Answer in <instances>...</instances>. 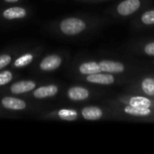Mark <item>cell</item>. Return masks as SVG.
<instances>
[{
    "label": "cell",
    "mask_w": 154,
    "mask_h": 154,
    "mask_svg": "<svg viewBox=\"0 0 154 154\" xmlns=\"http://www.w3.org/2000/svg\"><path fill=\"white\" fill-rule=\"evenodd\" d=\"M85 79L88 83L97 85H111L115 82L114 76L111 75V73L106 72H98L95 74L87 75Z\"/></svg>",
    "instance_id": "cell-10"
},
{
    "label": "cell",
    "mask_w": 154,
    "mask_h": 154,
    "mask_svg": "<svg viewBox=\"0 0 154 154\" xmlns=\"http://www.w3.org/2000/svg\"><path fill=\"white\" fill-rule=\"evenodd\" d=\"M23 0H0V4L4 5H18L22 4Z\"/></svg>",
    "instance_id": "cell-22"
},
{
    "label": "cell",
    "mask_w": 154,
    "mask_h": 154,
    "mask_svg": "<svg viewBox=\"0 0 154 154\" xmlns=\"http://www.w3.org/2000/svg\"><path fill=\"white\" fill-rule=\"evenodd\" d=\"M98 65H99L101 72L113 74V73H121L125 70L124 64L119 61L104 60L99 61Z\"/></svg>",
    "instance_id": "cell-12"
},
{
    "label": "cell",
    "mask_w": 154,
    "mask_h": 154,
    "mask_svg": "<svg viewBox=\"0 0 154 154\" xmlns=\"http://www.w3.org/2000/svg\"><path fill=\"white\" fill-rule=\"evenodd\" d=\"M89 97V90L82 86H71L66 91V98L71 102H82Z\"/></svg>",
    "instance_id": "cell-9"
},
{
    "label": "cell",
    "mask_w": 154,
    "mask_h": 154,
    "mask_svg": "<svg viewBox=\"0 0 154 154\" xmlns=\"http://www.w3.org/2000/svg\"><path fill=\"white\" fill-rule=\"evenodd\" d=\"M80 115L83 117V119L87 121H97L102 118L103 116V111L98 106H85L81 109Z\"/></svg>",
    "instance_id": "cell-13"
},
{
    "label": "cell",
    "mask_w": 154,
    "mask_h": 154,
    "mask_svg": "<svg viewBox=\"0 0 154 154\" xmlns=\"http://www.w3.org/2000/svg\"><path fill=\"white\" fill-rule=\"evenodd\" d=\"M42 52V48L36 47L25 51L19 52L18 55L14 58V61L10 65L11 69H23L29 66H31L33 62H35L38 58L41 56Z\"/></svg>",
    "instance_id": "cell-5"
},
{
    "label": "cell",
    "mask_w": 154,
    "mask_h": 154,
    "mask_svg": "<svg viewBox=\"0 0 154 154\" xmlns=\"http://www.w3.org/2000/svg\"><path fill=\"white\" fill-rule=\"evenodd\" d=\"M20 51L18 50H10L0 53V70L10 67L12 62L14 61V58L18 55Z\"/></svg>",
    "instance_id": "cell-14"
},
{
    "label": "cell",
    "mask_w": 154,
    "mask_h": 154,
    "mask_svg": "<svg viewBox=\"0 0 154 154\" xmlns=\"http://www.w3.org/2000/svg\"><path fill=\"white\" fill-rule=\"evenodd\" d=\"M65 61L61 52H51L42 57L35 65V69L41 73H50L61 68Z\"/></svg>",
    "instance_id": "cell-3"
},
{
    "label": "cell",
    "mask_w": 154,
    "mask_h": 154,
    "mask_svg": "<svg viewBox=\"0 0 154 154\" xmlns=\"http://www.w3.org/2000/svg\"><path fill=\"white\" fill-rule=\"evenodd\" d=\"M0 106L5 111L17 113H28L36 109V106L30 102L27 97L14 95H4L0 97Z\"/></svg>",
    "instance_id": "cell-2"
},
{
    "label": "cell",
    "mask_w": 154,
    "mask_h": 154,
    "mask_svg": "<svg viewBox=\"0 0 154 154\" xmlns=\"http://www.w3.org/2000/svg\"><path fill=\"white\" fill-rule=\"evenodd\" d=\"M144 52H145L147 55L154 56V42H153L148 43V44L144 47Z\"/></svg>",
    "instance_id": "cell-21"
},
{
    "label": "cell",
    "mask_w": 154,
    "mask_h": 154,
    "mask_svg": "<svg viewBox=\"0 0 154 154\" xmlns=\"http://www.w3.org/2000/svg\"><path fill=\"white\" fill-rule=\"evenodd\" d=\"M129 104L130 106H133L150 108V106H152V101L149 98H146L143 97H134L130 99Z\"/></svg>",
    "instance_id": "cell-18"
},
{
    "label": "cell",
    "mask_w": 154,
    "mask_h": 154,
    "mask_svg": "<svg viewBox=\"0 0 154 154\" xmlns=\"http://www.w3.org/2000/svg\"><path fill=\"white\" fill-rule=\"evenodd\" d=\"M87 27L86 21L77 16L57 19L49 24V30L60 37H76L85 32Z\"/></svg>",
    "instance_id": "cell-1"
},
{
    "label": "cell",
    "mask_w": 154,
    "mask_h": 154,
    "mask_svg": "<svg viewBox=\"0 0 154 154\" xmlns=\"http://www.w3.org/2000/svg\"><path fill=\"white\" fill-rule=\"evenodd\" d=\"M40 85V82L35 79H21L12 82L8 87H6L4 92L14 96L26 97L34 88Z\"/></svg>",
    "instance_id": "cell-6"
},
{
    "label": "cell",
    "mask_w": 154,
    "mask_h": 154,
    "mask_svg": "<svg viewBox=\"0 0 154 154\" xmlns=\"http://www.w3.org/2000/svg\"><path fill=\"white\" fill-rule=\"evenodd\" d=\"M143 91L148 96H154V79L147 78L142 82Z\"/></svg>",
    "instance_id": "cell-19"
},
{
    "label": "cell",
    "mask_w": 154,
    "mask_h": 154,
    "mask_svg": "<svg viewBox=\"0 0 154 154\" xmlns=\"http://www.w3.org/2000/svg\"><path fill=\"white\" fill-rule=\"evenodd\" d=\"M42 119L44 120H54L63 122H74L79 117V112L74 108L62 107L54 109L51 111L45 112L41 116Z\"/></svg>",
    "instance_id": "cell-7"
},
{
    "label": "cell",
    "mask_w": 154,
    "mask_h": 154,
    "mask_svg": "<svg viewBox=\"0 0 154 154\" xmlns=\"http://www.w3.org/2000/svg\"><path fill=\"white\" fill-rule=\"evenodd\" d=\"M17 77L13 69H5L0 70V88H5L10 85Z\"/></svg>",
    "instance_id": "cell-16"
},
{
    "label": "cell",
    "mask_w": 154,
    "mask_h": 154,
    "mask_svg": "<svg viewBox=\"0 0 154 154\" xmlns=\"http://www.w3.org/2000/svg\"><path fill=\"white\" fill-rule=\"evenodd\" d=\"M140 6H141L140 0H125L118 5L117 12L119 14L126 16L136 12Z\"/></svg>",
    "instance_id": "cell-11"
},
{
    "label": "cell",
    "mask_w": 154,
    "mask_h": 154,
    "mask_svg": "<svg viewBox=\"0 0 154 154\" xmlns=\"http://www.w3.org/2000/svg\"><path fill=\"white\" fill-rule=\"evenodd\" d=\"M125 112L126 114H129L131 116H147L151 114V109L146 107H138V106H128L125 108Z\"/></svg>",
    "instance_id": "cell-17"
},
{
    "label": "cell",
    "mask_w": 154,
    "mask_h": 154,
    "mask_svg": "<svg viewBox=\"0 0 154 154\" xmlns=\"http://www.w3.org/2000/svg\"><path fill=\"white\" fill-rule=\"evenodd\" d=\"M142 22L144 24H154V10H150L145 12L142 15Z\"/></svg>",
    "instance_id": "cell-20"
},
{
    "label": "cell",
    "mask_w": 154,
    "mask_h": 154,
    "mask_svg": "<svg viewBox=\"0 0 154 154\" xmlns=\"http://www.w3.org/2000/svg\"><path fill=\"white\" fill-rule=\"evenodd\" d=\"M5 112H6V111H5V110L1 107V106H0V116H8L9 115L6 114Z\"/></svg>",
    "instance_id": "cell-23"
},
{
    "label": "cell",
    "mask_w": 154,
    "mask_h": 154,
    "mask_svg": "<svg viewBox=\"0 0 154 154\" xmlns=\"http://www.w3.org/2000/svg\"><path fill=\"white\" fill-rule=\"evenodd\" d=\"M61 90V87L58 83H49L39 85L28 96L34 100H46L56 97ZM26 96V97H28Z\"/></svg>",
    "instance_id": "cell-8"
},
{
    "label": "cell",
    "mask_w": 154,
    "mask_h": 154,
    "mask_svg": "<svg viewBox=\"0 0 154 154\" xmlns=\"http://www.w3.org/2000/svg\"><path fill=\"white\" fill-rule=\"evenodd\" d=\"M30 14L31 10L22 4L5 5L0 9V20L5 22H19L27 19Z\"/></svg>",
    "instance_id": "cell-4"
},
{
    "label": "cell",
    "mask_w": 154,
    "mask_h": 154,
    "mask_svg": "<svg viewBox=\"0 0 154 154\" xmlns=\"http://www.w3.org/2000/svg\"><path fill=\"white\" fill-rule=\"evenodd\" d=\"M78 70L81 75H90V74H95L101 72L98 62L96 61H86L79 65Z\"/></svg>",
    "instance_id": "cell-15"
}]
</instances>
